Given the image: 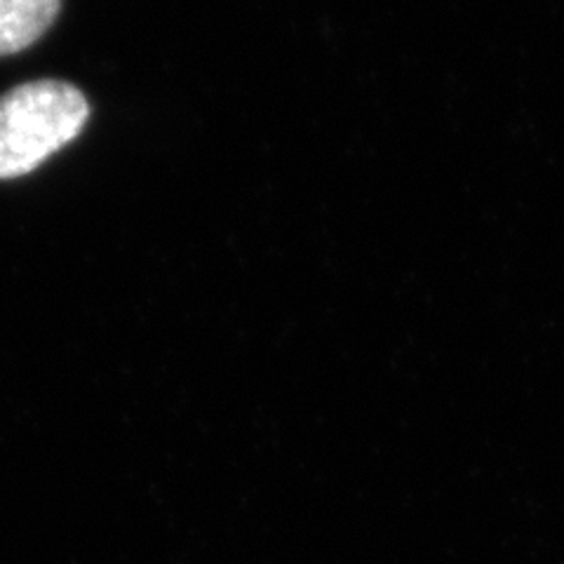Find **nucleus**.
<instances>
[{
    "label": "nucleus",
    "mask_w": 564,
    "mask_h": 564,
    "mask_svg": "<svg viewBox=\"0 0 564 564\" xmlns=\"http://www.w3.org/2000/svg\"><path fill=\"white\" fill-rule=\"evenodd\" d=\"M90 104L76 85L31 80L0 95V180H17L74 141Z\"/></svg>",
    "instance_id": "1"
},
{
    "label": "nucleus",
    "mask_w": 564,
    "mask_h": 564,
    "mask_svg": "<svg viewBox=\"0 0 564 564\" xmlns=\"http://www.w3.org/2000/svg\"><path fill=\"white\" fill-rule=\"evenodd\" d=\"M62 0H0V57L41 41L55 24Z\"/></svg>",
    "instance_id": "2"
}]
</instances>
